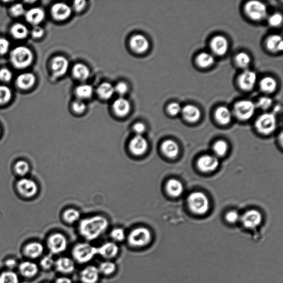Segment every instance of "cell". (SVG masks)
I'll use <instances>...</instances> for the list:
<instances>
[{
  "mask_svg": "<svg viewBox=\"0 0 283 283\" xmlns=\"http://www.w3.org/2000/svg\"><path fill=\"white\" fill-rule=\"evenodd\" d=\"M109 223L106 218L100 216L82 220L79 225V233L88 241L94 240L105 232Z\"/></svg>",
  "mask_w": 283,
  "mask_h": 283,
  "instance_id": "cell-1",
  "label": "cell"
},
{
  "mask_svg": "<svg viewBox=\"0 0 283 283\" xmlns=\"http://www.w3.org/2000/svg\"><path fill=\"white\" fill-rule=\"evenodd\" d=\"M34 60L32 51L24 46H19L12 50L10 61L15 68L24 69L32 65Z\"/></svg>",
  "mask_w": 283,
  "mask_h": 283,
  "instance_id": "cell-2",
  "label": "cell"
},
{
  "mask_svg": "<svg viewBox=\"0 0 283 283\" xmlns=\"http://www.w3.org/2000/svg\"><path fill=\"white\" fill-rule=\"evenodd\" d=\"M97 255V248L87 243L76 244L72 250L73 259L79 264L87 263Z\"/></svg>",
  "mask_w": 283,
  "mask_h": 283,
  "instance_id": "cell-3",
  "label": "cell"
},
{
  "mask_svg": "<svg viewBox=\"0 0 283 283\" xmlns=\"http://www.w3.org/2000/svg\"><path fill=\"white\" fill-rule=\"evenodd\" d=\"M151 233L148 229L143 227L133 230L128 236L129 245L135 248H142L151 243Z\"/></svg>",
  "mask_w": 283,
  "mask_h": 283,
  "instance_id": "cell-4",
  "label": "cell"
},
{
  "mask_svg": "<svg viewBox=\"0 0 283 283\" xmlns=\"http://www.w3.org/2000/svg\"><path fill=\"white\" fill-rule=\"evenodd\" d=\"M189 207L195 214H205L209 209V200L202 192H194L188 198Z\"/></svg>",
  "mask_w": 283,
  "mask_h": 283,
  "instance_id": "cell-5",
  "label": "cell"
},
{
  "mask_svg": "<svg viewBox=\"0 0 283 283\" xmlns=\"http://www.w3.org/2000/svg\"><path fill=\"white\" fill-rule=\"evenodd\" d=\"M256 107L254 102L249 100H242L237 102L234 105V114L240 120H249L254 116Z\"/></svg>",
  "mask_w": 283,
  "mask_h": 283,
  "instance_id": "cell-6",
  "label": "cell"
},
{
  "mask_svg": "<svg viewBox=\"0 0 283 283\" xmlns=\"http://www.w3.org/2000/svg\"><path fill=\"white\" fill-rule=\"evenodd\" d=\"M245 11L248 16L255 21H260L264 19L267 14V7L265 4L257 1H251L247 3Z\"/></svg>",
  "mask_w": 283,
  "mask_h": 283,
  "instance_id": "cell-7",
  "label": "cell"
},
{
  "mask_svg": "<svg viewBox=\"0 0 283 283\" xmlns=\"http://www.w3.org/2000/svg\"><path fill=\"white\" fill-rule=\"evenodd\" d=\"M256 127L257 130L265 135H269L274 132L276 127L275 115L271 113L262 114L257 120Z\"/></svg>",
  "mask_w": 283,
  "mask_h": 283,
  "instance_id": "cell-8",
  "label": "cell"
},
{
  "mask_svg": "<svg viewBox=\"0 0 283 283\" xmlns=\"http://www.w3.org/2000/svg\"><path fill=\"white\" fill-rule=\"evenodd\" d=\"M47 245L51 254H59L66 250L68 247V240L64 235L56 233L49 237Z\"/></svg>",
  "mask_w": 283,
  "mask_h": 283,
  "instance_id": "cell-9",
  "label": "cell"
},
{
  "mask_svg": "<svg viewBox=\"0 0 283 283\" xmlns=\"http://www.w3.org/2000/svg\"><path fill=\"white\" fill-rule=\"evenodd\" d=\"M17 187L19 192L26 198L33 197L38 191L37 183L28 178L20 179L17 183Z\"/></svg>",
  "mask_w": 283,
  "mask_h": 283,
  "instance_id": "cell-10",
  "label": "cell"
},
{
  "mask_svg": "<svg viewBox=\"0 0 283 283\" xmlns=\"http://www.w3.org/2000/svg\"><path fill=\"white\" fill-rule=\"evenodd\" d=\"M69 67V61L63 56H56L51 63V70L56 78L64 76L68 71Z\"/></svg>",
  "mask_w": 283,
  "mask_h": 283,
  "instance_id": "cell-11",
  "label": "cell"
},
{
  "mask_svg": "<svg viewBox=\"0 0 283 283\" xmlns=\"http://www.w3.org/2000/svg\"><path fill=\"white\" fill-rule=\"evenodd\" d=\"M51 15L58 21H64L71 15L72 9L68 4L64 3H55L51 8Z\"/></svg>",
  "mask_w": 283,
  "mask_h": 283,
  "instance_id": "cell-12",
  "label": "cell"
},
{
  "mask_svg": "<svg viewBox=\"0 0 283 283\" xmlns=\"http://www.w3.org/2000/svg\"><path fill=\"white\" fill-rule=\"evenodd\" d=\"M130 46L132 50L137 54H143L150 48V43L143 35L133 36L130 40Z\"/></svg>",
  "mask_w": 283,
  "mask_h": 283,
  "instance_id": "cell-13",
  "label": "cell"
},
{
  "mask_svg": "<svg viewBox=\"0 0 283 283\" xmlns=\"http://www.w3.org/2000/svg\"><path fill=\"white\" fill-rule=\"evenodd\" d=\"M100 273L98 267L88 266L80 272V280L83 283H97L100 279Z\"/></svg>",
  "mask_w": 283,
  "mask_h": 283,
  "instance_id": "cell-14",
  "label": "cell"
},
{
  "mask_svg": "<svg viewBox=\"0 0 283 283\" xmlns=\"http://www.w3.org/2000/svg\"><path fill=\"white\" fill-rule=\"evenodd\" d=\"M256 80L257 75L255 72L247 70L240 74L238 81L242 89L250 91L254 88Z\"/></svg>",
  "mask_w": 283,
  "mask_h": 283,
  "instance_id": "cell-15",
  "label": "cell"
},
{
  "mask_svg": "<svg viewBox=\"0 0 283 283\" xmlns=\"http://www.w3.org/2000/svg\"><path fill=\"white\" fill-rule=\"evenodd\" d=\"M97 249V255L109 260L115 257L119 253V248L114 242H107Z\"/></svg>",
  "mask_w": 283,
  "mask_h": 283,
  "instance_id": "cell-16",
  "label": "cell"
},
{
  "mask_svg": "<svg viewBox=\"0 0 283 283\" xmlns=\"http://www.w3.org/2000/svg\"><path fill=\"white\" fill-rule=\"evenodd\" d=\"M210 47L214 54L219 56H223L227 53L229 49V42L223 36H216L211 41Z\"/></svg>",
  "mask_w": 283,
  "mask_h": 283,
  "instance_id": "cell-17",
  "label": "cell"
},
{
  "mask_svg": "<svg viewBox=\"0 0 283 283\" xmlns=\"http://www.w3.org/2000/svg\"><path fill=\"white\" fill-rule=\"evenodd\" d=\"M218 159L213 156L205 155L201 157L198 162V166L204 172H211L215 171L219 166Z\"/></svg>",
  "mask_w": 283,
  "mask_h": 283,
  "instance_id": "cell-18",
  "label": "cell"
},
{
  "mask_svg": "<svg viewBox=\"0 0 283 283\" xmlns=\"http://www.w3.org/2000/svg\"><path fill=\"white\" fill-rule=\"evenodd\" d=\"M55 269L63 274H70L75 269L74 261L68 257H60L55 261Z\"/></svg>",
  "mask_w": 283,
  "mask_h": 283,
  "instance_id": "cell-19",
  "label": "cell"
},
{
  "mask_svg": "<svg viewBox=\"0 0 283 283\" xmlns=\"http://www.w3.org/2000/svg\"><path fill=\"white\" fill-rule=\"evenodd\" d=\"M262 220L261 214L255 210H249L242 217V222L247 228L254 229L258 226Z\"/></svg>",
  "mask_w": 283,
  "mask_h": 283,
  "instance_id": "cell-20",
  "label": "cell"
},
{
  "mask_svg": "<svg viewBox=\"0 0 283 283\" xmlns=\"http://www.w3.org/2000/svg\"><path fill=\"white\" fill-rule=\"evenodd\" d=\"M131 152L136 156H141L145 153L148 148V142L141 135L134 137L130 143Z\"/></svg>",
  "mask_w": 283,
  "mask_h": 283,
  "instance_id": "cell-21",
  "label": "cell"
},
{
  "mask_svg": "<svg viewBox=\"0 0 283 283\" xmlns=\"http://www.w3.org/2000/svg\"><path fill=\"white\" fill-rule=\"evenodd\" d=\"M25 19L27 21L34 25L37 26L42 23L45 18V13L42 8L35 7L25 12Z\"/></svg>",
  "mask_w": 283,
  "mask_h": 283,
  "instance_id": "cell-22",
  "label": "cell"
},
{
  "mask_svg": "<svg viewBox=\"0 0 283 283\" xmlns=\"http://www.w3.org/2000/svg\"><path fill=\"white\" fill-rule=\"evenodd\" d=\"M36 78L31 73H24L20 74L16 79V85L19 89L28 90L34 85Z\"/></svg>",
  "mask_w": 283,
  "mask_h": 283,
  "instance_id": "cell-23",
  "label": "cell"
},
{
  "mask_svg": "<svg viewBox=\"0 0 283 283\" xmlns=\"http://www.w3.org/2000/svg\"><path fill=\"white\" fill-rule=\"evenodd\" d=\"M112 107L116 115L119 117L127 116L131 110L130 102L123 97L117 99L113 104Z\"/></svg>",
  "mask_w": 283,
  "mask_h": 283,
  "instance_id": "cell-24",
  "label": "cell"
},
{
  "mask_svg": "<svg viewBox=\"0 0 283 283\" xmlns=\"http://www.w3.org/2000/svg\"><path fill=\"white\" fill-rule=\"evenodd\" d=\"M19 270L23 277L32 278L37 275L38 271V266L34 262L31 261H24L19 266Z\"/></svg>",
  "mask_w": 283,
  "mask_h": 283,
  "instance_id": "cell-25",
  "label": "cell"
},
{
  "mask_svg": "<svg viewBox=\"0 0 283 283\" xmlns=\"http://www.w3.org/2000/svg\"><path fill=\"white\" fill-rule=\"evenodd\" d=\"M182 112L185 120L192 123L198 121L201 116L198 108L192 105L185 106L182 110Z\"/></svg>",
  "mask_w": 283,
  "mask_h": 283,
  "instance_id": "cell-26",
  "label": "cell"
},
{
  "mask_svg": "<svg viewBox=\"0 0 283 283\" xmlns=\"http://www.w3.org/2000/svg\"><path fill=\"white\" fill-rule=\"evenodd\" d=\"M44 246L38 242L29 243L25 247V255L31 259H37L43 253Z\"/></svg>",
  "mask_w": 283,
  "mask_h": 283,
  "instance_id": "cell-27",
  "label": "cell"
},
{
  "mask_svg": "<svg viewBox=\"0 0 283 283\" xmlns=\"http://www.w3.org/2000/svg\"><path fill=\"white\" fill-rule=\"evenodd\" d=\"M29 33L28 28L23 24L16 23L11 29L12 37L18 40H22L27 38Z\"/></svg>",
  "mask_w": 283,
  "mask_h": 283,
  "instance_id": "cell-28",
  "label": "cell"
},
{
  "mask_svg": "<svg viewBox=\"0 0 283 283\" xmlns=\"http://www.w3.org/2000/svg\"><path fill=\"white\" fill-rule=\"evenodd\" d=\"M266 45L272 52H279L283 49L282 38L279 35H273L267 39Z\"/></svg>",
  "mask_w": 283,
  "mask_h": 283,
  "instance_id": "cell-29",
  "label": "cell"
},
{
  "mask_svg": "<svg viewBox=\"0 0 283 283\" xmlns=\"http://www.w3.org/2000/svg\"><path fill=\"white\" fill-rule=\"evenodd\" d=\"M216 119L221 125L228 124L231 120V113L228 107L221 106L218 108L215 114Z\"/></svg>",
  "mask_w": 283,
  "mask_h": 283,
  "instance_id": "cell-30",
  "label": "cell"
},
{
  "mask_svg": "<svg viewBox=\"0 0 283 283\" xmlns=\"http://www.w3.org/2000/svg\"><path fill=\"white\" fill-rule=\"evenodd\" d=\"M162 150L167 157L170 158H174L178 156L179 147L174 141L167 140L163 143Z\"/></svg>",
  "mask_w": 283,
  "mask_h": 283,
  "instance_id": "cell-31",
  "label": "cell"
},
{
  "mask_svg": "<svg viewBox=\"0 0 283 283\" xmlns=\"http://www.w3.org/2000/svg\"><path fill=\"white\" fill-rule=\"evenodd\" d=\"M73 74L79 80L84 81L89 78L90 71L87 66L82 63L76 64L73 67Z\"/></svg>",
  "mask_w": 283,
  "mask_h": 283,
  "instance_id": "cell-32",
  "label": "cell"
},
{
  "mask_svg": "<svg viewBox=\"0 0 283 283\" xmlns=\"http://www.w3.org/2000/svg\"><path fill=\"white\" fill-rule=\"evenodd\" d=\"M167 190L170 195L173 197H178L183 192L182 184L176 179H170L166 186Z\"/></svg>",
  "mask_w": 283,
  "mask_h": 283,
  "instance_id": "cell-33",
  "label": "cell"
},
{
  "mask_svg": "<svg viewBox=\"0 0 283 283\" xmlns=\"http://www.w3.org/2000/svg\"><path fill=\"white\" fill-rule=\"evenodd\" d=\"M115 92V87L109 83H102L97 89V94L104 100L111 99Z\"/></svg>",
  "mask_w": 283,
  "mask_h": 283,
  "instance_id": "cell-34",
  "label": "cell"
},
{
  "mask_svg": "<svg viewBox=\"0 0 283 283\" xmlns=\"http://www.w3.org/2000/svg\"><path fill=\"white\" fill-rule=\"evenodd\" d=\"M260 86L262 91L267 94H271L276 89V81L271 77H266L260 81Z\"/></svg>",
  "mask_w": 283,
  "mask_h": 283,
  "instance_id": "cell-35",
  "label": "cell"
},
{
  "mask_svg": "<svg viewBox=\"0 0 283 283\" xmlns=\"http://www.w3.org/2000/svg\"><path fill=\"white\" fill-rule=\"evenodd\" d=\"M215 58L212 54L208 53H202L197 58V63L201 68H207L214 63Z\"/></svg>",
  "mask_w": 283,
  "mask_h": 283,
  "instance_id": "cell-36",
  "label": "cell"
},
{
  "mask_svg": "<svg viewBox=\"0 0 283 283\" xmlns=\"http://www.w3.org/2000/svg\"><path fill=\"white\" fill-rule=\"evenodd\" d=\"M100 274L105 276H111L114 274L117 269V266L114 262L110 260L102 262L98 267Z\"/></svg>",
  "mask_w": 283,
  "mask_h": 283,
  "instance_id": "cell-37",
  "label": "cell"
},
{
  "mask_svg": "<svg viewBox=\"0 0 283 283\" xmlns=\"http://www.w3.org/2000/svg\"><path fill=\"white\" fill-rule=\"evenodd\" d=\"M76 94L80 99H87L90 98L93 94V88L89 85H81L76 89Z\"/></svg>",
  "mask_w": 283,
  "mask_h": 283,
  "instance_id": "cell-38",
  "label": "cell"
},
{
  "mask_svg": "<svg viewBox=\"0 0 283 283\" xmlns=\"http://www.w3.org/2000/svg\"><path fill=\"white\" fill-rule=\"evenodd\" d=\"M0 283H19V277L12 271H5L0 275Z\"/></svg>",
  "mask_w": 283,
  "mask_h": 283,
  "instance_id": "cell-39",
  "label": "cell"
},
{
  "mask_svg": "<svg viewBox=\"0 0 283 283\" xmlns=\"http://www.w3.org/2000/svg\"><path fill=\"white\" fill-rule=\"evenodd\" d=\"M11 89L6 85H0V105L7 104L12 99Z\"/></svg>",
  "mask_w": 283,
  "mask_h": 283,
  "instance_id": "cell-40",
  "label": "cell"
},
{
  "mask_svg": "<svg viewBox=\"0 0 283 283\" xmlns=\"http://www.w3.org/2000/svg\"><path fill=\"white\" fill-rule=\"evenodd\" d=\"M235 60L236 65L242 69L246 68L251 63V58L249 55L243 52L237 54Z\"/></svg>",
  "mask_w": 283,
  "mask_h": 283,
  "instance_id": "cell-41",
  "label": "cell"
},
{
  "mask_svg": "<svg viewBox=\"0 0 283 283\" xmlns=\"http://www.w3.org/2000/svg\"><path fill=\"white\" fill-rule=\"evenodd\" d=\"M80 213L78 210L70 209L67 210L64 214V218L66 222L73 223L80 218Z\"/></svg>",
  "mask_w": 283,
  "mask_h": 283,
  "instance_id": "cell-42",
  "label": "cell"
},
{
  "mask_svg": "<svg viewBox=\"0 0 283 283\" xmlns=\"http://www.w3.org/2000/svg\"><path fill=\"white\" fill-rule=\"evenodd\" d=\"M15 171L20 176H24L29 171V164L24 161H19L17 162L14 167Z\"/></svg>",
  "mask_w": 283,
  "mask_h": 283,
  "instance_id": "cell-43",
  "label": "cell"
},
{
  "mask_svg": "<svg viewBox=\"0 0 283 283\" xmlns=\"http://www.w3.org/2000/svg\"><path fill=\"white\" fill-rule=\"evenodd\" d=\"M213 150L217 156H223L228 150V145L223 141H219L214 144Z\"/></svg>",
  "mask_w": 283,
  "mask_h": 283,
  "instance_id": "cell-44",
  "label": "cell"
},
{
  "mask_svg": "<svg viewBox=\"0 0 283 283\" xmlns=\"http://www.w3.org/2000/svg\"><path fill=\"white\" fill-rule=\"evenodd\" d=\"M10 12L14 17L22 16L25 13L24 7L21 3L14 4L10 9Z\"/></svg>",
  "mask_w": 283,
  "mask_h": 283,
  "instance_id": "cell-45",
  "label": "cell"
},
{
  "mask_svg": "<svg viewBox=\"0 0 283 283\" xmlns=\"http://www.w3.org/2000/svg\"><path fill=\"white\" fill-rule=\"evenodd\" d=\"M111 237L115 241L121 242L125 239L126 235L124 230L122 229L116 228L111 231Z\"/></svg>",
  "mask_w": 283,
  "mask_h": 283,
  "instance_id": "cell-46",
  "label": "cell"
},
{
  "mask_svg": "<svg viewBox=\"0 0 283 283\" xmlns=\"http://www.w3.org/2000/svg\"><path fill=\"white\" fill-rule=\"evenodd\" d=\"M40 265L44 270H50L54 266L55 261L53 257L50 255H47L43 257L40 261Z\"/></svg>",
  "mask_w": 283,
  "mask_h": 283,
  "instance_id": "cell-47",
  "label": "cell"
},
{
  "mask_svg": "<svg viewBox=\"0 0 283 283\" xmlns=\"http://www.w3.org/2000/svg\"><path fill=\"white\" fill-rule=\"evenodd\" d=\"M13 78V73L9 69L4 68L0 69V81L8 83Z\"/></svg>",
  "mask_w": 283,
  "mask_h": 283,
  "instance_id": "cell-48",
  "label": "cell"
},
{
  "mask_svg": "<svg viewBox=\"0 0 283 283\" xmlns=\"http://www.w3.org/2000/svg\"><path fill=\"white\" fill-rule=\"evenodd\" d=\"M272 105V100L269 97H262L257 101V106L262 110H267Z\"/></svg>",
  "mask_w": 283,
  "mask_h": 283,
  "instance_id": "cell-49",
  "label": "cell"
},
{
  "mask_svg": "<svg viewBox=\"0 0 283 283\" xmlns=\"http://www.w3.org/2000/svg\"><path fill=\"white\" fill-rule=\"evenodd\" d=\"M283 17L281 14L275 13L269 18V23L272 27H278L282 23Z\"/></svg>",
  "mask_w": 283,
  "mask_h": 283,
  "instance_id": "cell-50",
  "label": "cell"
},
{
  "mask_svg": "<svg viewBox=\"0 0 283 283\" xmlns=\"http://www.w3.org/2000/svg\"><path fill=\"white\" fill-rule=\"evenodd\" d=\"M72 106H73V110L79 114H83L86 109V105L85 102L80 100L75 101Z\"/></svg>",
  "mask_w": 283,
  "mask_h": 283,
  "instance_id": "cell-51",
  "label": "cell"
},
{
  "mask_svg": "<svg viewBox=\"0 0 283 283\" xmlns=\"http://www.w3.org/2000/svg\"><path fill=\"white\" fill-rule=\"evenodd\" d=\"M169 114L172 116H176L182 112V107L178 103L173 102L170 104L167 108Z\"/></svg>",
  "mask_w": 283,
  "mask_h": 283,
  "instance_id": "cell-52",
  "label": "cell"
},
{
  "mask_svg": "<svg viewBox=\"0 0 283 283\" xmlns=\"http://www.w3.org/2000/svg\"><path fill=\"white\" fill-rule=\"evenodd\" d=\"M10 48V43L6 38H0V55L6 54Z\"/></svg>",
  "mask_w": 283,
  "mask_h": 283,
  "instance_id": "cell-53",
  "label": "cell"
},
{
  "mask_svg": "<svg viewBox=\"0 0 283 283\" xmlns=\"http://www.w3.org/2000/svg\"><path fill=\"white\" fill-rule=\"evenodd\" d=\"M30 33L34 39H40L43 37L45 31L43 28L37 25L34 27Z\"/></svg>",
  "mask_w": 283,
  "mask_h": 283,
  "instance_id": "cell-54",
  "label": "cell"
},
{
  "mask_svg": "<svg viewBox=\"0 0 283 283\" xmlns=\"http://www.w3.org/2000/svg\"><path fill=\"white\" fill-rule=\"evenodd\" d=\"M114 87L115 91L118 94L120 95H124L126 94L128 90L127 85L125 83H123V82H121V83L117 84Z\"/></svg>",
  "mask_w": 283,
  "mask_h": 283,
  "instance_id": "cell-55",
  "label": "cell"
},
{
  "mask_svg": "<svg viewBox=\"0 0 283 283\" xmlns=\"http://www.w3.org/2000/svg\"><path fill=\"white\" fill-rule=\"evenodd\" d=\"M86 2L85 1H82V0H78L75 1L73 3V8L77 12H81L83 11L86 7Z\"/></svg>",
  "mask_w": 283,
  "mask_h": 283,
  "instance_id": "cell-56",
  "label": "cell"
},
{
  "mask_svg": "<svg viewBox=\"0 0 283 283\" xmlns=\"http://www.w3.org/2000/svg\"><path fill=\"white\" fill-rule=\"evenodd\" d=\"M239 219V215L235 211H231L227 215H226V220H227L229 223H234L237 222Z\"/></svg>",
  "mask_w": 283,
  "mask_h": 283,
  "instance_id": "cell-57",
  "label": "cell"
},
{
  "mask_svg": "<svg viewBox=\"0 0 283 283\" xmlns=\"http://www.w3.org/2000/svg\"><path fill=\"white\" fill-rule=\"evenodd\" d=\"M133 130L138 134L137 135H141L146 131V126L142 123L138 122L133 126Z\"/></svg>",
  "mask_w": 283,
  "mask_h": 283,
  "instance_id": "cell-58",
  "label": "cell"
},
{
  "mask_svg": "<svg viewBox=\"0 0 283 283\" xmlns=\"http://www.w3.org/2000/svg\"><path fill=\"white\" fill-rule=\"evenodd\" d=\"M6 266L10 270H13L17 265V262L16 260L13 259H10L6 261Z\"/></svg>",
  "mask_w": 283,
  "mask_h": 283,
  "instance_id": "cell-59",
  "label": "cell"
},
{
  "mask_svg": "<svg viewBox=\"0 0 283 283\" xmlns=\"http://www.w3.org/2000/svg\"><path fill=\"white\" fill-rule=\"evenodd\" d=\"M55 283H73V282L68 277H60L56 280Z\"/></svg>",
  "mask_w": 283,
  "mask_h": 283,
  "instance_id": "cell-60",
  "label": "cell"
},
{
  "mask_svg": "<svg viewBox=\"0 0 283 283\" xmlns=\"http://www.w3.org/2000/svg\"><path fill=\"white\" fill-rule=\"evenodd\" d=\"M274 110H275V112L280 111V106H276Z\"/></svg>",
  "mask_w": 283,
  "mask_h": 283,
  "instance_id": "cell-61",
  "label": "cell"
},
{
  "mask_svg": "<svg viewBox=\"0 0 283 283\" xmlns=\"http://www.w3.org/2000/svg\"><path fill=\"white\" fill-rule=\"evenodd\" d=\"M0 133H1V128H0Z\"/></svg>",
  "mask_w": 283,
  "mask_h": 283,
  "instance_id": "cell-62",
  "label": "cell"
}]
</instances>
